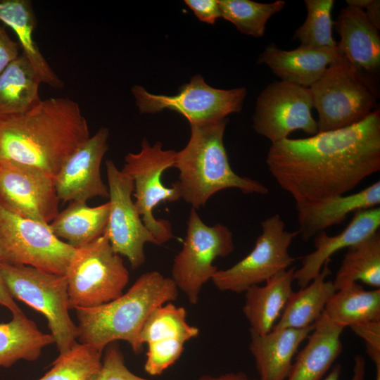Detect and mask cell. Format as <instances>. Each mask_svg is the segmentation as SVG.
Masks as SVG:
<instances>
[{
	"instance_id": "cell-40",
	"label": "cell",
	"mask_w": 380,
	"mask_h": 380,
	"mask_svg": "<svg viewBox=\"0 0 380 380\" xmlns=\"http://www.w3.org/2000/svg\"><path fill=\"white\" fill-rule=\"evenodd\" d=\"M366 362L365 358L357 355L354 358L353 373L350 380H364L365 376ZM341 372V365H336L332 370L323 380H339Z\"/></svg>"
},
{
	"instance_id": "cell-39",
	"label": "cell",
	"mask_w": 380,
	"mask_h": 380,
	"mask_svg": "<svg viewBox=\"0 0 380 380\" xmlns=\"http://www.w3.org/2000/svg\"><path fill=\"white\" fill-rule=\"evenodd\" d=\"M347 5L363 9L369 20L380 29V1L379 0H347Z\"/></svg>"
},
{
	"instance_id": "cell-14",
	"label": "cell",
	"mask_w": 380,
	"mask_h": 380,
	"mask_svg": "<svg viewBox=\"0 0 380 380\" xmlns=\"http://www.w3.org/2000/svg\"><path fill=\"white\" fill-rule=\"evenodd\" d=\"M106 166L110 210L105 233L113 251L126 257L132 268L137 269L146 260L145 244L158 243L144 224L132 199V179L120 170L112 160H106Z\"/></svg>"
},
{
	"instance_id": "cell-11",
	"label": "cell",
	"mask_w": 380,
	"mask_h": 380,
	"mask_svg": "<svg viewBox=\"0 0 380 380\" xmlns=\"http://www.w3.org/2000/svg\"><path fill=\"white\" fill-rule=\"evenodd\" d=\"M262 232L252 251L233 266L218 270L210 281L221 291L245 292L254 285L265 282L286 270L295 261L289 248L297 231L285 229V223L278 214L260 223Z\"/></svg>"
},
{
	"instance_id": "cell-35",
	"label": "cell",
	"mask_w": 380,
	"mask_h": 380,
	"mask_svg": "<svg viewBox=\"0 0 380 380\" xmlns=\"http://www.w3.org/2000/svg\"><path fill=\"white\" fill-rule=\"evenodd\" d=\"M104 350L101 368L93 380H151L134 374L127 367L116 342L108 345Z\"/></svg>"
},
{
	"instance_id": "cell-32",
	"label": "cell",
	"mask_w": 380,
	"mask_h": 380,
	"mask_svg": "<svg viewBox=\"0 0 380 380\" xmlns=\"http://www.w3.org/2000/svg\"><path fill=\"white\" fill-rule=\"evenodd\" d=\"M221 18L232 23L243 34L263 36L267 21L281 11L286 2L258 3L250 0H218Z\"/></svg>"
},
{
	"instance_id": "cell-1",
	"label": "cell",
	"mask_w": 380,
	"mask_h": 380,
	"mask_svg": "<svg viewBox=\"0 0 380 380\" xmlns=\"http://www.w3.org/2000/svg\"><path fill=\"white\" fill-rule=\"evenodd\" d=\"M266 164L296 203L346 194L380 171V111L344 128L272 144Z\"/></svg>"
},
{
	"instance_id": "cell-43",
	"label": "cell",
	"mask_w": 380,
	"mask_h": 380,
	"mask_svg": "<svg viewBox=\"0 0 380 380\" xmlns=\"http://www.w3.org/2000/svg\"><path fill=\"white\" fill-rule=\"evenodd\" d=\"M375 380H380V367H376V378Z\"/></svg>"
},
{
	"instance_id": "cell-3",
	"label": "cell",
	"mask_w": 380,
	"mask_h": 380,
	"mask_svg": "<svg viewBox=\"0 0 380 380\" xmlns=\"http://www.w3.org/2000/svg\"><path fill=\"white\" fill-rule=\"evenodd\" d=\"M178 292L170 277L156 270L144 273L118 298L99 306L75 309L77 339L102 353L110 343L125 341L139 355L144 348L139 335L145 322L158 307L175 301Z\"/></svg>"
},
{
	"instance_id": "cell-13",
	"label": "cell",
	"mask_w": 380,
	"mask_h": 380,
	"mask_svg": "<svg viewBox=\"0 0 380 380\" xmlns=\"http://www.w3.org/2000/svg\"><path fill=\"white\" fill-rule=\"evenodd\" d=\"M312 108L310 88L282 80L273 82L257 98L253 128L272 144L287 139L298 129L315 135L319 130Z\"/></svg>"
},
{
	"instance_id": "cell-28",
	"label": "cell",
	"mask_w": 380,
	"mask_h": 380,
	"mask_svg": "<svg viewBox=\"0 0 380 380\" xmlns=\"http://www.w3.org/2000/svg\"><path fill=\"white\" fill-rule=\"evenodd\" d=\"M55 343L51 334L41 331L23 311L0 323V367H9L20 360L35 361L42 349Z\"/></svg>"
},
{
	"instance_id": "cell-38",
	"label": "cell",
	"mask_w": 380,
	"mask_h": 380,
	"mask_svg": "<svg viewBox=\"0 0 380 380\" xmlns=\"http://www.w3.org/2000/svg\"><path fill=\"white\" fill-rule=\"evenodd\" d=\"M20 45L0 26V73L20 56Z\"/></svg>"
},
{
	"instance_id": "cell-9",
	"label": "cell",
	"mask_w": 380,
	"mask_h": 380,
	"mask_svg": "<svg viewBox=\"0 0 380 380\" xmlns=\"http://www.w3.org/2000/svg\"><path fill=\"white\" fill-rule=\"evenodd\" d=\"M234 248L233 234L227 227L207 225L191 208L186 237L173 259L170 277L191 305L198 303L203 286L218 270L214 260L227 257Z\"/></svg>"
},
{
	"instance_id": "cell-15",
	"label": "cell",
	"mask_w": 380,
	"mask_h": 380,
	"mask_svg": "<svg viewBox=\"0 0 380 380\" xmlns=\"http://www.w3.org/2000/svg\"><path fill=\"white\" fill-rule=\"evenodd\" d=\"M54 178L39 167L0 162V205L6 210L45 224L59 213Z\"/></svg>"
},
{
	"instance_id": "cell-36",
	"label": "cell",
	"mask_w": 380,
	"mask_h": 380,
	"mask_svg": "<svg viewBox=\"0 0 380 380\" xmlns=\"http://www.w3.org/2000/svg\"><path fill=\"white\" fill-rule=\"evenodd\" d=\"M350 328L364 340L366 352L375 366L380 367V321L358 324Z\"/></svg>"
},
{
	"instance_id": "cell-6",
	"label": "cell",
	"mask_w": 380,
	"mask_h": 380,
	"mask_svg": "<svg viewBox=\"0 0 380 380\" xmlns=\"http://www.w3.org/2000/svg\"><path fill=\"white\" fill-rule=\"evenodd\" d=\"M0 269L6 288L14 299L40 312L47 319L59 355L77 343V326L69 315V297L65 275L32 266L1 262Z\"/></svg>"
},
{
	"instance_id": "cell-33",
	"label": "cell",
	"mask_w": 380,
	"mask_h": 380,
	"mask_svg": "<svg viewBox=\"0 0 380 380\" xmlns=\"http://www.w3.org/2000/svg\"><path fill=\"white\" fill-rule=\"evenodd\" d=\"M102 354L91 346L77 343L58 355L52 368L38 380H93L102 366Z\"/></svg>"
},
{
	"instance_id": "cell-5",
	"label": "cell",
	"mask_w": 380,
	"mask_h": 380,
	"mask_svg": "<svg viewBox=\"0 0 380 380\" xmlns=\"http://www.w3.org/2000/svg\"><path fill=\"white\" fill-rule=\"evenodd\" d=\"M310 89L318 113L319 132L353 125L376 110L375 82L343 56L329 65Z\"/></svg>"
},
{
	"instance_id": "cell-20",
	"label": "cell",
	"mask_w": 380,
	"mask_h": 380,
	"mask_svg": "<svg viewBox=\"0 0 380 380\" xmlns=\"http://www.w3.org/2000/svg\"><path fill=\"white\" fill-rule=\"evenodd\" d=\"M342 57L338 47L313 48L300 46L285 51L269 44L260 55L258 63L265 64L281 80L310 88L329 65Z\"/></svg>"
},
{
	"instance_id": "cell-31",
	"label": "cell",
	"mask_w": 380,
	"mask_h": 380,
	"mask_svg": "<svg viewBox=\"0 0 380 380\" xmlns=\"http://www.w3.org/2000/svg\"><path fill=\"white\" fill-rule=\"evenodd\" d=\"M361 281L380 288V233L348 248L333 284L336 290Z\"/></svg>"
},
{
	"instance_id": "cell-8",
	"label": "cell",
	"mask_w": 380,
	"mask_h": 380,
	"mask_svg": "<svg viewBox=\"0 0 380 380\" xmlns=\"http://www.w3.org/2000/svg\"><path fill=\"white\" fill-rule=\"evenodd\" d=\"M176 153L164 149L159 141L151 145L144 138L138 153H129L125 156L122 170L133 181L134 205L158 246L175 238L170 222L165 219H156L153 212L161 202H176L182 198L176 182L171 187L165 186L162 182L164 172L175 166Z\"/></svg>"
},
{
	"instance_id": "cell-29",
	"label": "cell",
	"mask_w": 380,
	"mask_h": 380,
	"mask_svg": "<svg viewBox=\"0 0 380 380\" xmlns=\"http://www.w3.org/2000/svg\"><path fill=\"white\" fill-rule=\"evenodd\" d=\"M40 83L39 75L20 53L0 73V115L25 113L38 106L42 101Z\"/></svg>"
},
{
	"instance_id": "cell-2",
	"label": "cell",
	"mask_w": 380,
	"mask_h": 380,
	"mask_svg": "<svg viewBox=\"0 0 380 380\" xmlns=\"http://www.w3.org/2000/svg\"><path fill=\"white\" fill-rule=\"evenodd\" d=\"M89 137L87 121L77 102L46 99L27 113L0 115V162L34 166L54 178Z\"/></svg>"
},
{
	"instance_id": "cell-17",
	"label": "cell",
	"mask_w": 380,
	"mask_h": 380,
	"mask_svg": "<svg viewBox=\"0 0 380 380\" xmlns=\"http://www.w3.org/2000/svg\"><path fill=\"white\" fill-rule=\"evenodd\" d=\"M340 36L337 47L355 69L372 80L380 68V35L360 8L347 5L334 21Z\"/></svg>"
},
{
	"instance_id": "cell-37",
	"label": "cell",
	"mask_w": 380,
	"mask_h": 380,
	"mask_svg": "<svg viewBox=\"0 0 380 380\" xmlns=\"http://www.w3.org/2000/svg\"><path fill=\"white\" fill-rule=\"evenodd\" d=\"M184 3L201 22L213 25L221 18L218 0H185Z\"/></svg>"
},
{
	"instance_id": "cell-25",
	"label": "cell",
	"mask_w": 380,
	"mask_h": 380,
	"mask_svg": "<svg viewBox=\"0 0 380 380\" xmlns=\"http://www.w3.org/2000/svg\"><path fill=\"white\" fill-rule=\"evenodd\" d=\"M0 21L15 33L22 53L27 58L41 82L61 89L63 82L51 68L33 39L36 17L30 0H0Z\"/></svg>"
},
{
	"instance_id": "cell-21",
	"label": "cell",
	"mask_w": 380,
	"mask_h": 380,
	"mask_svg": "<svg viewBox=\"0 0 380 380\" xmlns=\"http://www.w3.org/2000/svg\"><path fill=\"white\" fill-rule=\"evenodd\" d=\"M186 310L172 302L155 309L145 322L139 335L141 346L158 357L177 359L182 355L186 341L199 334L198 327L186 321Z\"/></svg>"
},
{
	"instance_id": "cell-27",
	"label": "cell",
	"mask_w": 380,
	"mask_h": 380,
	"mask_svg": "<svg viewBox=\"0 0 380 380\" xmlns=\"http://www.w3.org/2000/svg\"><path fill=\"white\" fill-rule=\"evenodd\" d=\"M109 210L108 202L90 207L87 202L72 201L49 225L58 239L77 249L105 233Z\"/></svg>"
},
{
	"instance_id": "cell-18",
	"label": "cell",
	"mask_w": 380,
	"mask_h": 380,
	"mask_svg": "<svg viewBox=\"0 0 380 380\" xmlns=\"http://www.w3.org/2000/svg\"><path fill=\"white\" fill-rule=\"evenodd\" d=\"M380 207L360 210L353 213L350 223L339 234L328 235L325 231L314 237L315 250L302 258V265L296 270L294 279L300 287L306 286L321 272L337 251L354 246L379 231Z\"/></svg>"
},
{
	"instance_id": "cell-12",
	"label": "cell",
	"mask_w": 380,
	"mask_h": 380,
	"mask_svg": "<svg viewBox=\"0 0 380 380\" xmlns=\"http://www.w3.org/2000/svg\"><path fill=\"white\" fill-rule=\"evenodd\" d=\"M244 87L221 89L208 84L201 75L191 77L172 96L148 92L134 85L132 94L141 113H156L167 109L186 118L189 124L213 122L239 113L246 96Z\"/></svg>"
},
{
	"instance_id": "cell-23",
	"label": "cell",
	"mask_w": 380,
	"mask_h": 380,
	"mask_svg": "<svg viewBox=\"0 0 380 380\" xmlns=\"http://www.w3.org/2000/svg\"><path fill=\"white\" fill-rule=\"evenodd\" d=\"M343 330L323 312L293 362L286 380H322L343 350Z\"/></svg>"
},
{
	"instance_id": "cell-42",
	"label": "cell",
	"mask_w": 380,
	"mask_h": 380,
	"mask_svg": "<svg viewBox=\"0 0 380 380\" xmlns=\"http://www.w3.org/2000/svg\"><path fill=\"white\" fill-rule=\"evenodd\" d=\"M196 380H255L249 378L242 372H230L220 376L205 375L199 377Z\"/></svg>"
},
{
	"instance_id": "cell-7",
	"label": "cell",
	"mask_w": 380,
	"mask_h": 380,
	"mask_svg": "<svg viewBox=\"0 0 380 380\" xmlns=\"http://www.w3.org/2000/svg\"><path fill=\"white\" fill-rule=\"evenodd\" d=\"M65 276L70 309L93 308L118 298L129 278L106 233L77 249Z\"/></svg>"
},
{
	"instance_id": "cell-24",
	"label": "cell",
	"mask_w": 380,
	"mask_h": 380,
	"mask_svg": "<svg viewBox=\"0 0 380 380\" xmlns=\"http://www.w3.org/2000/svg\"><path fill=\"white\" fill-rule=\"evenodd\" d=\"M296 267L281 272L265 281L245 291L243 312L250 330L263 335L271 331L293 292Z\"/></svg>"
},
{
	"instance_id": "cell-4",
	"label": "cell",
	"mask_w": 380,
	"mask_h": 380,
	"mask_svg": "<svg viewBox=\"0 0 380 380\" xmlns=\"http://www.w3.org/2000/svg\"><path fill=\"white\" fill-rule=\"evenodd\" d=\"M227 119L190 124L186 145L176 153V182L182 198L192 208L205 205L217 192L237 189L245 194L265 195L268 188L260 182L237 175L232 168L223 138Z\"/></svg>"
},
{
	"instance_id": "cell-41",
	"label": "cell",
	"mask_w": 380,
	"mask_h": 380,
	"mask_svg": "<svg viewBox=\"0 0 380 380\" xmlns=\"http://www.w3.org/2000/svg\"><path fill=\"white\" fill-rule=\"evenodd\" d=\"M1 262V260H0ZM0 305L6 307L11 312L12 315L21 312L22 310L15 303L14 299L9 293L6 286L4 283V279L0 269Z\"/></svg>"
},
{
	"instance_id": "cell-30",
	"label": "cell",
	"mask_w": 380,
	"mask_h": 380,
	"mask_svg": "<svg viewBox=\"0 0 380 380\" xmlns=\"http://www.w3.org/2000/svg\"><path fill=\"white\" fill-rule=\"evenodd\" d=\"M324 312L343 329L380 321V289L367 291L357 282L353 283L336 291Z\"/></svg>"
},
{
	"instance_id": "cell-19",
	"label": "cell",
	"mask_w": 380,
	"mask_h": 380,
	"mask_svg": "<svg viewBox=\"0 0 380 380\" xmlns=\"http://www.w3.org/2000/svg\"><path fill=\"white\" fill-rule=\"evenodd\" d=\"M379 204V181L352 194L336 196L315 202L296 203L298 234L307 241L328 227L341 224L350 213L377 207Z\"/></svg>"
},
{
	"instance_id": "cell-16",
	"label": "cell",
	"mask_w": 380,
	"mask_h": 380,
	"mask_svg": "<svg viewBox=\"0 0 380 380\" xmlns=\"http://www.w3.org/2000/svg\"><path fill=\"white\" fill-rule=\"evenodd\" d=\"M108 137V129L101 127L63 163L54 177L60 201L87 202L95 197L108 198V186L101 175Z\"/></svg>"
},
{
	"instance_id": "cell-26",
	"label": "cell",
	"mask_w": 380,
	"mask_h": 380,
	"mask_svg": "<svg viewBox=\"0 0 380 380\" xmlns=\"http://www.w3.org/2000/svg\"><path fill=\"white\" fill-rule=\"evenodd\" d=\"M330 261L306 286L291 293L272 329H304L313 325L321 317L327 303L336 291L333 281L326 280L331 273Z\"/></svg>"
},
{
	"instance_id": "cell-34",
	"label": "cell",
	"mask_w": 380,
	"mask_h": 380,
	"mask_svg": "<svg viewBox=\"0 0 380 380\" xmlns=\"http://www.w3.org/2000/svg\"><path fill=\"white\" fill-rule=\"evenodd\" d=\"M307 17L305 22L295 32L293 38L300 46L313 48H333L337 46L332 31L334 21L331 18L334 0H305Z\"/></svg>"
},
{
	"instance_id": "cell-22",
	"label": "cell",
	"mask_w": 380,
	"mask_h": 380,
	"mask_svg": "<svg viewBox=\"0 0 380 380\" xmlns=\"http://www.w3.org/2000/svg\"><path fill=\"white\" fill-rule=\"evenodd\" d=\"M313 325L304 329H280L260 335L250 330L249 350L260 380H286L299 346Z\"/></svg>"
},
{
	"instance_id": "cell-10",
	"label": "cell",
	"mask_w": 380,
	"mask_h": 380,
	"mask_svg": "<svg viewBox=\"0 0 380 380\" xmlns=\"http://www.w3.org/2000/svg\"><path fill=\"white\" fill-rule=\"evenodd\" d=\"M77 249L45 224L0 205V260L65 275Z\"/></svg>"
}]
</instances>
